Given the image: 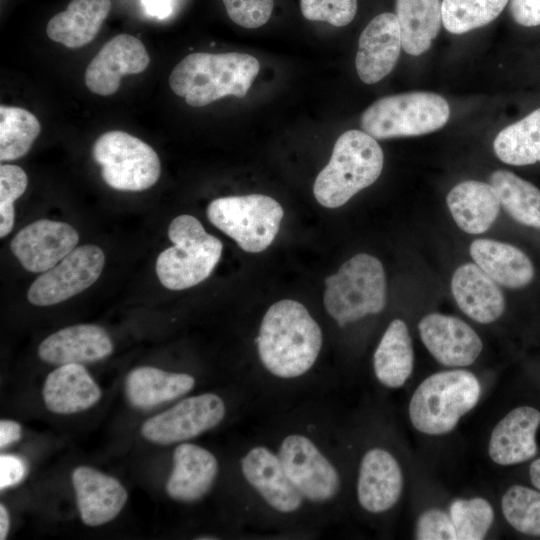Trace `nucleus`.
<instances>
[{
    "label": "nucleus",
    "mask_w": 540,
    "mask_h": 540,
    "mask_svg": "<svg viewBox=\"0 0 540 540\" xmlns=\"http://www.w3.org/2000/svg\"><path fill=\"white\" fill-rule=\"evenodd\" d=\"M209 221L250 253L265 250L276 237L283 208L262 194L228 196L213 200L207 207Z\"/></svg>",
    "instance_id": "obj_9"
},
{
    "label": "nucleus",
    "mask_w": 540,
    "mask_h": 540,
    "mask_svg": "<svg viewBox=\"0 0 540 540\" xmlns=\"http://www.w3.org/2000/svg\"><path fill=\"white\" fill-rule=\"evenodd\" d=\"M529 476L533 486L540 490V458L533 461L530 465Z\"/></svg>",
    "instance_id": "obj_46"
},
{
    "label": "nucleus",
    "mask_w": 540,
    "mask_h": 540,
    "mask_svg": "<svg viewBox=\"0 0 540 540\" xmlns=\"http://www.w3.org/2000/svg\"><path fill=\"white\" fill-rule=\"evenodd\" d=\"M78 241L79 235L71 225L41 219L21 229L10 248L26 270L38 273L53 268L76 248Z\"/></svg>",
    "instance_id": "obj_14"
},
{
    "label": "nucleus",
    "mask_w": 540,
    "mask_h": 540,
    "mask_svg": "<svg viewBox=\"0 0 540 540\" xmlns=\"http://www.w3.org/2000/svg\"><path fill=\"white\" fill-rule=\"evenodd\" d=\"M245 486L265 509L280 518L299 516L308 506L286 474L274 448L254 444L239 460Z\"/></svg>",
    "instance_id": "obj_11"
},
{
    "label": "nucleus",
    "mask_w": 540,
    "mask_h": 540,
    "mask_svg": "<svg viewBox=\"0 0 540 540\" xmlns=\"http://www.w3.org/2000/svg\"><path fill=\"white\" fill-rule=\"evenodd\" d=\"M451 290L461 311L476 322H494L504 312L501 289L476 263H466L455 270Z\"/></svg>",
    "instance_id": "obj_23"
},
{
    "label": "nucleus",
    "mask_w": 540,
    "mask_h": 540,
    "mask_svg": "<svg viewBox=\"0 0 540 540\" xmlns=\"http://www.w3.org/2000/svg\"><path fill=\"white\" fill-rule=\"evenodd\" d=\"M509 0H443L441 16L444 28L462 34L485 26L496 19Z\"/></svg>",
    "instance_id": "obj_34"
},
{
    "label": "nucleus",
    "mask_w": 540,
    "mask_h": 540,
    "mask_svg": "<svg viewBox=\"0 0 540 540\" xmlns=\"http://www.w3.org/2000/svg\"><path fill=\"white\" fill-rule=\"evenodd\" d=\"M481 396L477 377L462 369L434 373L411 396L408 413L415 429L427 435L451 432Z\"/></svg>",
    "instance_id": "obj_4"
},
{
    "label": "nucleus",
    "mask_w": 540,
    "mask_h": 540,
    "mask_svg": "<svg viewBox=\"0 0 540 540\" xmlns=\"http://www.w3.org/2000/svg\"><path fill=\"white\" fill-rule=\"evenodd\" d=\"M41 131L34 114L14 106H0V160L23 157Z\"/></svg>",
    "instance_id": "obj_33"
},
{
    "label": "nucleus",
    "mask_w": 540,
    "mask_h": 540,
    "mask_svg": "<svg viewBox=\"0 0 540 540\" xmlns=\"http://www.w3.org/2000/svg\"><path fill=\"white\" fill-rule=\"evenodd\" d=\"M509 11L513 19L522 26L540 25V0H510Z\"/></svg>",
    "instance_id": "obj_41"
},
{
    "label": "nucleus",
    "mask_w": 540,
    "mask_h": 540,
    "mask_svg": "<svg viewBox=\"0 0 540 540\" xmlns=\"http://www.w3.org/2000/svg\"><path fill=\"white\" fill-rule=\"evenodd\" d=\"M449 115V104L442 96L410 92L378 99L363 112L360 125L375 139L418 136L443 127Z\"/></svg>",
    "instance_id": "obj_8"
},
{
    "label": "nucleus",
    "mask_w": 540,
    "mask_h": 540,
    "mask_svg": "<svg viewBox=\"0 0 540 540\" xmlns=\"http://www.w3.org/2000/svg\"><path fill=\"white\" fill-rule=\"evenodd\" d=\"M300 9L308 20L324 21L342 27L354 19L357 0H300Z\"/></svg>",
    "instance_id": "obj_38"
},
{
    "label": "nucleus",
    "mask_w": 540,
    "mask_h": 540,
    "mask_svg": "<svg viewBox=\"0 0 540 540\" xmlns=\"http://www.w3.org/2000/svg\"><path fill=\"white\" fill-rule=\"evenodd\" d=\"M474 262L497 284L507 288H522L534 277V267L528 256L513 245L477 239L470 245Z\"/></svg>",
    "instance_id": "obj_26"
},
{
    "label": "nucleus",
    "mask_w": 540,
    "mask_h": 540,
    "mask_svg": "<svg viewBox=\"0 0 540 540\" xmlns=\"http://www.w3.org/2000/svg\"><path fill=\"white\" fill-rule=\"evenodd\" d=\"M195 384L196 380L190 374L143 366L128 373L125 393L134 407L151 408L184 396Z\"/></svg>",
    "instance_id": "obj_29"
},
{
    "label": "nucleus",
    "mask_w": 540,
    "mask_h": 540,
    "mask_svg": "<svg viewBox=\"0 0 540 540\" xmlns=\"http://www.w3.org/2000/svg\"><path fill=\"white\" fill-rule=\"evenodd\" d=\"M173 246L162 251L156 260V274L170 290L193 287L210 276L222 254V242L207 233L192 215L174 218L168 228Z\"/></svg>",
    "instance_id": "obj_6"
},
{
    "label": "nucleus",
    "mask_w": 540,
    "mask_h": 540,
    "mask_svg": "<svg viewBox=\"0 0 540 540\" xmlns=\"http://www.w3.org/2000/svg\"><path fill=\"white\" fill-rule=\"evenodd\" d=\"M81 520L88 526H99L113 520L123 509L128 494L115 478L88 466L72 473Z\"/></svg>",
    "instance_id": "obj_20"
},
{
    "label": "nucleus",
    "mask_w": 540,
    "mask_h": 540,
    "mask_svg": "<svg viewBox=\"0 0 540 540\" xmlns=\"http://www.w3.org/2000/svg\"><path fill=\"white\" fill-rule=\"evenodd\" d=\"M383 162V151L375 138L360 130L344 132L315 180L316 200L327 208L344 205L378 179Z\"/></svg>",
    "instance_id": "obj_3"
},
{
    "label": "nucleus",
    "mask_w": 540,
    "mask_h": 540,
    "mask_svg": "<svg viewBox=\"0 0 540 540\" xmlns=\"http://www.w3.org/2000/svg\"><path fill=\"white\" fill-rule=\"evenodd\" d=\"M146 12L158 19H164L171 14L172 0H141Z\"/></svg>",
    "instance_id": "obj_44"
},
{
    "label": "nucleus",
    "mask_w": 540,
    "mask_h": 540,
    "mask_svg": "<svg viewBox=\"0 0 540 540\" xmlns=\"http://www.w3.org/2000/svg\"><path fill=\"white\" fill-rule=\"evenodd\" d=\"M493 148L506 164L524 166L540 162V108L501 130Z\"/></svg>",
    "instance_id": "obj_31"
},
{
    "label": "nucleus",
    "mask_w": 540,
    "mask_h": 540,
    "mask_svg": "<svg viewBox=\"0 0 540 540\" xmlns=\"http://www.w3.org/2000/svg\"><path fill=\"white\" fill-rule=\"evenodd\" d=\"M414 351L406 323L390 322L373 354V370L378 382L386 388L402 387L412 374Z\"/></svg>",
    "instance_id": "obj_28"
},
{
    "label": "nucleus",
    "mask_w": 540,
    "mask_h": 540,
    "mask_svg": "<svg viewBox=\"0 0 540 540\" xmlns=\"http://www.w3.org/2000/svg\"><path fill=\"white\" fill-rule=\"evenodd\" d=\"M219 471L215 455L194 443L182 442L173 452V467L166 492L174 500L192 503L212 488Z\"/></svg>",
    "instance_id": "obj_19"
},
{
    "label": "nucleus",
    "mask_w": 540,
    "mask_h": 540,
    "mask_svg": "<svg viewBox=\"0 0 540 540\" xmlns=\"http://www.w3.org/2000/svg\"><path fill=\"white\" fill-rule=\"evenodd\" d=\"M104 182L119 191H143L159 179L161 163L154 149L123 131L101 135L92 147Z\"/></svg>",
    "instance_id": "obj_10"
},
{
    "label": "nucleus",
    "mask_w": 540,
    "mask_h": 540,
    "mask_svg": "<svg viewBox=\"0 0 540 540\" xmlns=\"http://www.w3.org/2000/svg\"><path fill=\"white\" fill-rule=\"evenodd\" d=\"M258 60L245 53H191L171 71L172 91L188 105L201 107L224 96L243 98L259 72Z\"/></svg>",
    "instance_id": "obj_2"
},
{
    "label": "nucleus",
    "mask_w": 540,
    "mask_h": 540,
    "mask_svg": "<svg viewBox=\"0 0 540 540\" xmlns=\"http://www.w3.org/2000/svg\"><path fill=\"white\" fill-rule=\"evenodd\" d=\"M324 306L339 327L378 314L386 305V276L381 262L360 253L325 279Z\"/></svg>",
    "instance_id": "obj_7"
},
{
    "label": "nucleus",
    "mask_w": 540,
    "mask_h": 540,
    "mask_svg": "<svg viewBox=\"0 0 540 540\" xmlns=\"http://www.w3.org/2000/svg\"><path fill=\"white\" fill-rule=\"evenodd\" d=\"M254 343L266 373L281 383H292L315 366L323 333L303 304L285 299L266 311Z\"/></svg>",
    "instance_id": "obj_1"
},
{
    "label": "nucleus",
    "mask_w": 540,
    "mask_h": 540,
    "mask_svg": "<svg viewBox=\"0 0 540 540\" xmlns=\"http://www.w3.org/2000/svg\"><path fill=\"white\" fill-rule=\"evenodd\" d=\"M402 47L396 14L385 12L374 17L362 31L355 59L359 78L375 84L395 67Z\"/></svg>",
    "instance_id": "obj_18"
},
{
    "label": "nucleus",
    "mask_w": 540,
    "mask_h": 540,
    "mask_svg": "<svg viewBox=\"0 0 540 540\" xmlns=\"http://www.w3.org/2000/svg\"><path fill=\"white\" fill-rule=\"evenodd\" d=\"M446 201L455 223L469 234L488 230L497 219L501 206L493 186L475 180L454 186Z\"/></svg>",
    "instance_id": "obj_25"
},
{
    "label": "nucleus",
    "mask_w": 540,
    "mask_h": 540,
    "mask_svg": "<svg viewBox=\"0 0 540 540\" xmlns=\"http://www.w3.org/2000/svg\"><path fill=\"white\" fill-rule=\"evenodd\" d=\"M403 484L401 466L389 450L375 446L365 451L356 478V499L365 512L391 510L400 500Z\"/></svg>",
    "instance_id": "obj_15"
},
{
    "label": "nucleus",
    "mask_w": 540,
    "mask_h": 540,
    "mask_svg": "<svg viewBox=\"0 0 540 540\" xmlns=\"http://www.w3.org/2000/svg\"><path fill=\"white\" fill-rule=\"evenodd\" d=\"M28 179L25 171L17 166H0V237L7 236L14 225V201L26 190Z\"/></svg>",
    "instance_id": "obj_37"
},
{
    "label": "nucleus",
    "mask_w": 540,
    "mask_h": 540,
    "mask_svg": "<svg viewBox=\"0 0 540 540\" xmlns=\"http://www.w3.org/2000/svg\"><path fill=\"white\" fill-rule=\"evenodd\" d=\"M396 16L404 51L418 56L436 38L442 22L440 0H396Z\"/></svg>",
    "instance_id": "obj_30"
},
{
    "label": "nucleus",
    "mask_w": 540,
    "mask_h": 540,
    "mask_svg": "<svg viewBox=\"0 0 540 540\" xmlns=\"http://www.w3.org/2000/svg\"><path fill=\"white\" fill-rule=\"evenodd\" d=\"M415 538L418 540H457L449 513L438 508L422 512L416 522Z\"/></svg>",
    "instance_id": "obj_40"
},
{
    "label": "nucleus",
    "mask_w": 540,
    "mask_h": 540,
    "mask_svg": "<svg viewBox=\"0 0 540 540\" xmlns=\"http://www.w3.org/2000/svg\"><path fill=\"white\" fill-rule=\"evenodd\" d=\"M229 18L244 28H258L270 19L273 0H222Z\"/></svg>",
    "instance_id": "obj_39"
},
{
    "label": "nucleus",
    "mask_w": 540,
    "mask_h": 540,
    "mask_svg": "<svg viewBox=\"0 0 540 540\" xmlns=\"http://www.w3.org/2000/svg\"><path fill=\"white\" fill-rule=\"evenodd\" d=\"M105 264V255L96 245L74 248L53 268L43 272L27 292L29 302L50 306L63 302L92 286Z\"/></svg>",
    "instance_id": "obj_13"
},
{
    "label": "nucleus",
    "mask_w": 540,
    "mask_h": 540,
    "mask_svg": "<svg viewBox=\"0 0 540 540\" xmlns=\"http://www.w3.org/2000/svg\"><path fill=\"white\" fill-rule=\"evenodd\" d=\"M540 412L531 406L516 407L493 428L488 453L491 460L503 466L519 464L537 452L536 431Z\"/></svg>",
    "instance_id": "obj_22"
},
{
    "label": "nucleus",
    "mask_w": 540,
    "mask_h": 540,
    "mask_svg": "<svg viewBox=\"0 0 540 540\" xmlns=\"http://www.w3.org/2000/svg\"><path fill=\"white\" fill-rule=\"evenodd\" d=\"M502 513L518 532L540 536V492L522 485L509 487L501 498Z\"/></svg>",
    "instance_id": "obj_35"
},
{
    "label": "nucleus",
    "mask_w": 540,
    "mask_h": 540,
    "mask_svg": "<svg viewBox=\"0 0 540 540\" xmlns=\"http://www.w3.org/2000/svg\"><path fill=\"white\" fill-rule=\"evenodd\" d=\"M457 540H481L494 521L491 504L482 497L456 499L449 507Z\"/></svg>",
    "instance_id": "obj_36"
},
{
    "label": "nucleus",
    "mask_w": 540,
    "mask_h": 540,
    "mask_svg": "<svg viewBox=\"0 0 540 540\" xmlns=\"http://www.w3.org/2000/svg\"><path fill=\"white\" fill-rule=\"evenodd\" d=\"M111 9V0H71L66 10L54 15L47 36L69 48H80L99 32Z\"/></svg>",
    "instance_id": "obj_27"
},
{
    "label": "nucleus",
    "mask_w": 540,
    "mask_h": 540,
    "mask_svg": "<svg viewBox=\"0 0 540 540\" xmlns=\"http://www.w3.org/2000/svg\"><path fill=\"white\" fill-rule=\"evenodd\" d=\"M26 474L24 461L14 455L0 456V489L18 484Z\"/></svg>",
    "instance_id": "obj_42"
},
{
    "label": "nucleus",
    "mask_w": 540,
    "mask_h": 540,
    "mask_svg": "<svg viewBox=\"0 0 540 540\" xmlns=\"http://www.w3.org/2000/svg\"><path fill=\"white\" fill-rule=\"evenodd\" d=\"M22 429L19 423L2 419L0 421V448H4L21 438Z\"/></svg>",
    "instance_id": "obj_43"
},
{
    "label": "nucleus",
    "mask_w": 540,
    "mask_h": 540,
    "mask_svg": "<svg viewBox=\"0 0 540 540\" xmlns=\"http://www.w3.org/2000/svg\"><path fill=\"white\" fill-rule=\"evenodd\" d=\"M43 400L48 410L72 414L89 409L101 398V389L82 364L60 365L45 379Z\"/></svg>",
    "instance_id": "obj_24"
},
{
    "label": "nucleus",
    "mask_w": 540,
    "mask_h": 540,
    "mask_svg": "<svg viewBox=\"0 0 540 540\" xmlns=\"http://www.w3.org/2000/svg\"><path fill=\"white\" fill-rule=\"evenodd\" d=\"M500 204L517 222L540 229V190L508 170L490 176Z\"/></svg>",
    "instance_id": "obj_32"
},
{
    "label": "nucleus",
    "mask_w": 540,
    "mask_h": 540,
    "mask_svg": "<svg viewBox=\"0 0 540 540\" xmlns=\"http://www.w3.org/2000/svg\"><path fill=\"white\" fill-rule=\"evenodd\" d=\"M112 351L113 343L105 329L94 324H78L45 338L38 347V356L46 363L60 366L96 362Z\"/></svg>",
    "instance_id": "obj_21"
},
{
    "label": "nucleus",
    "mask_w": 540,
    "mask_h": 540,
    "mask_svg": "<svg viewBox=\"0 0 540 540\" xmlns=\"http://www.w3.org/2000/svg\"><path fill=\"white\" fill-rule=\"evenodd\" d=\"M286 474L306 503L327 508L342 490L341 473L320 440L304 429L280 435L274 448Z\"/></svg>",
    "instance_id": "obj_5"
},
{
    "label": "nucleus",
    "mask_w": 540,
    "mask_h": 540,
    "mask_svg": "<svg viewBox=\"0 0 540 540\" xmlns=\"http://www.w3.org/2000/svg\"><path fill=\"white\" fill-rule=\"evenodd\" d=\"M150 58L135 36L119 34L103 45L88 64L84 79L87 88L98 95L114 94L122 76L143 72Z\"/></svg>",
    "instance_id": "obj_17"
},
{
    "label": "nucleus",
    "mask_w": 540,
    "mask_h": 540,
    "mask_svg": "<svg viewBox=\"0 0 540 540\" xmlns=\"http://www.w3.org/2000/svg\"><path fill=\"white\" fill-rule=\"evenodd\" d=\"M10 528V517L6 507L0 505V539H6Z\"/></svg>",
    "instance_id": "obj_45"
},
{
    "label": "nucleus",
    "mask_w": 540,
    "mask_h": 540,
    "mask_svg": "<svg viewBox=\"0 0 540 540\" xmlns=\"http://www.w3.org/2000/svg\"><path fill=\"white\" fill-rule=\"evenodd\" d=\"M226 414L223 398L205 392L183 398L149 418L143 423L141 434L146 440L160 445L182 443L215 428Z\"/></svg>",
    "instance_id": "obj_12"
},
{
    "label": "nucleus",
    "mask_w": 540,
    "mask_h": 540,
    "mask_svg": "<svg viewBox=\"0 0 540 540\" xmlns=\"http://www.w3.org/2000/svg\"><path fill=\"white\" fill-rule=\"evenodd\" d=\"M418 330L430 354L447 367H466L473 364L483 348L475 330L454 316L427 314L420 320Z\"/></svg>",
    "instance_id": "obj_16"
}]
</instances>
